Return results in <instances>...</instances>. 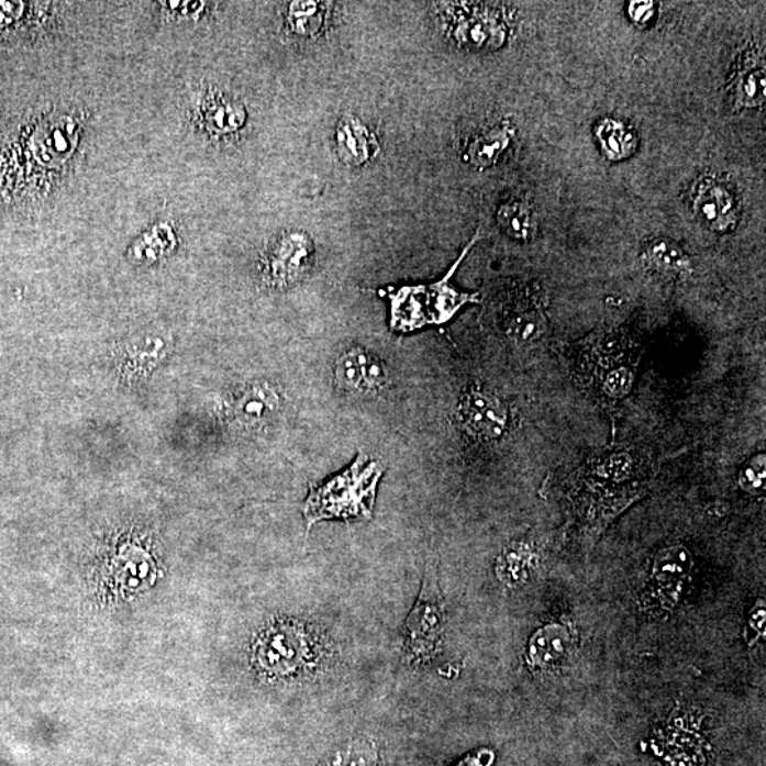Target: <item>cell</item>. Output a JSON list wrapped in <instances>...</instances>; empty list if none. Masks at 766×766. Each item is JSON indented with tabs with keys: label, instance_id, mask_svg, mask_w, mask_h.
Wrapping results in <instances>:
<instances>
[{
	"label": "cell",
	"instance_id": "1",
	"mask_svg": "<svg viewBox=\"0 0 766 766\" xmlns=\"http://www.w3.org/2000/svg\"><path fill=\"white\" fill-rule=\"evenodd\" d=\"M651 486L647 458L624 446L589 453L558 473V487L589 539L599 536L621 512L641 500Z\"/></svg>",
	"mask_w": 766,
	"mask_h": 766
},
{
	"label": "cell",
	"instance_id": "2",
	"mask_svg": "<svg viewBox=\"0 0 766 766\" xmlns=\"http://www.w3.org/2000/svg\"><path fill=\"white\" fill-rule=\"evenodd\" d=\"M570 377L582 392L617 422L621 404L631 397L643 348L626 331H598L559 346Z\"/></svg>",
	"mask_w": 766,
	"mask_h": 766
},
{
	"label": "cell",
	"instance_id": "3",
	"mask_svg": "<svg viewBox=\"0 0 766 766\" xmlns=\"http://www.w3.org/2000/svg\"><path fill=\"white\" fill-rule=\"evenodd\" d=\"M384 467L363 453L341 475L310 491L304 502L309 529L315 522L333 519H369Z\"/></svg>",
	"mask_w": 766,
	"mask_h": 766
},
{
	"label": "cell",
	"instance_id": "4",
	"mask_svg": "<svg viewBox=\"0 0 766 766\" xmlns=\"http://www.w3.org/2000/svg\"><path fill=\"white\" fill-rule=\"evenodd\" d=\"M480 232H477L473 241L468 243L465 251L447 275L441 281L433 282L431 286L403 287V289L392 292V325L393 329L411 331L421 329L424 325H441L451 321L458 311L468 304L478 302L477 292L458 291L452 285L458 266L465 260L467 253L476 245Z\"/></svg>",
	"mask_w": 766,
	"mask_h": 766
},
{
	"label": "cell",
	"instance_id": "5",
	"mask_svg": "<svg viewBox=\"0 0 766 766\" xmlns=\"http://www.w3.org/2000/svg\"><path fill=\"white\" fill-rule=\"evenodd\" d=\"M445 631V608L436 579L428 569L418 602L404 623V651L408 657L422 663L433 658L441 647Z\"/></svg>",
	"mask_w": 766,
	"mask_h": 766
},
{
	"label": "cell",
	"instance_id": "6",
	"mask_svg": "<svg viewBox=\"0 0 766 766\" xmlns=\"http://www.w3.org/2000/svg\"><path fill=\"white\" fill-rule=\"evenodd\" d=\"M317 643L304 624L286 622L268 631L260 643V662L277 676H292L314 663Z\"/></svg>",
	"mask_w": 766,
	"mask_h": 766
},
{
	"label": "cell",
	"instance_id": "7",
	"mask_svg": "<svg viewBox=\"0 0 766 766\" xmlns=\"http://www.w3.org/2000/svg\"><path fill=\"white\" fill-rule=\"evenodd\" d=\"M690 202L692 213L712 232H731L740 221L739 195L724 179L702 175L691 187Z\"/></svg>",
	"mask_w": 766,
	"mask_h": 766
},
{
	"label": "cell",
	"instance_id": "8",
	"mask_svg": "<svg viewBox=\"0 0 766 766\" xmlns=\"http://www.w3.org/2000/svg\"><path fill=\"white\" fill-rule=\"evenodd\" d=\"M457 417L468 436L481 442L499 441L510 424L507 404L480 387H470L462 395Z\"/></svg>",
	"mask_w": 766,
	"mask_h": 766
},
{
	"label": "cell",
	"instance_id": "9",
	"mask_svg": "<svg viewBox=\"0 0 766 766\" xmlns=\"http://www.w3.org/2000/svg\"><path fill=\"white\" fill-rule=\"evenodd\" d=\"M314 242L309 233H281L268 248L266 273L273 285L289 287L304 277L314 256Z\"/></svg>",
	"mask_w": 766,
	"mask_h": 766
},
{
	"label": "cell",
	"instance_id": "10",
	"mask_svg": "<svg viewBox=\"0 0 766 766\" xmlns=\"http://www.w3.org/2000/svg\"><path fill=\"white\" fill-rule=\"evenodd\" d=\"M451 33L456 42L468 47H500L506 42L507 26L497 9L482 8L480 4L463 3L451 9Z\"/></svg>",
	"mask_w": 766,
	"mask_h": 766
},
{
	"label": "cell",
	"instance_id": "11",
	"mask_svg": "<svg viewBox=\"0 0 766 766\" xmlns=\"http://www.w3.org/2000/svg\"><path fill=\"white\" fill-rule=\"evenodd\" d=\"M766 71L764 53L750 47L741 56L730 87L731 106L735 111L756 109L766 99Z\"/></svg>",
	"mask_w": 766,
	"mask_h": 766
},
{
	"label": "cell",
	"instance_id": "12",
	"mask_svg": "<svg viewBox=\"0 0 766 766\" xmlns=\"http://www.w3.org/2000/svg\"><path fill=\"white\" fill-rule=\"evenodd\" d=\"M335 149L349 167H363L379 153L377 136L363 121L345 115L335 129Z\"/></svg>",
	"mask_w": 766,
	"mask_h": 766
},
{
	"label": "cell",
	"instance_id": "13",
	"mask_svg": "<svg viewBox=\"0 0 766 766\" xmlns=\"http://www.w3.org/2000/svg\"><path fill=\"white\" fill-rule=\"evenodd\" d=\"M692 568L690 551L682 545L666 546L658 551L653 563V578L660 587L663 598L673 607L680 597V588Z\"/></svg>",
	"mask_w": 766,
	"mask_h": 766
},
{
	"label": "cell",
	"instance_id": "14",
	"mask_svg": "<svg viewBox=\"0 0 766 766\" xmlns=\"http://www.w3.org/2000/svg\"><path fill=\"white\" fill-rule=\"evenodd\" d=\"M642 263L646 270L660 277L686 278L692 275L689 253L667 237L648 241L643 247Z\"/></svg>",
	"mask_w": 766,
	"mask_h": 766
},
{
	"label": "cell",
	"instance_id": "15",
	"mask_svg": "<svg viewBox=\"0 0 766 766\" xmlns=\"http://www.w3.org/2000/svg\"><path fill=\"white\" fill-rule=\"evenodd\" d=\"M504 329L519 344H533L543 338L546 331L543 306L535 297H522L507 310Z\"/></svg>",
	"mask_w": 766,
	"mask_h": 766
},
{
	"label": "cell",
	"instance_id": "16",
	"mask_svg": "<svg viewBox=\"0 0 766 766\" xmlns=\"http://www.w3.org/2000/svg\"><path fill=\"white\" fill-rule=\"evenodd\" d=\"M569 642L570 633L565 624H546L531 636L526 647V663L533 668L554 666L567 653Z\"/></svg>",
	"mask_w": 766,
	"mask_h": 766
},
{
	"label": "cell",
	"instance_id": "17",
	"mask_svg": "<svg viewBox=\"0 0 766 766\" xmlns=\"http://www.w3.org/2000/svg\"><path fill=\"white\" fill-rule=\"evenodd\" d=\"M514 134V129L507 121L481 131L467 145L465 151L466 163L477 169L495 167L499 163L501 155L509 149Z\"/></svg>",
	"mask_w": 766,
	"mask_h": 766
},
{
	"label": "cell",
	"instance_id": "18",
	"mask_svg": "<svg viewBox=\"0 0 766 766\" xmlns=\"http://www.w3.org/2000/svg\"><path fill=\"white\" fill-rule=\"evenodd\" d=\"M200 119L204 129L214 135L236 133L246 123V110L232 97L211 95L203 101Z\"/></svg>",
	"mask_w": 766,
	"mask_h": 766
},
{
	"label": "cell",
	"instance_id": "19",
	"mask_svg": "<svg viewBox=\"0 0 766 766\" xmlns=\"http://www.w3.org/2000/svg\"><path fill=\"white\" fill-rule=\"evenodd\" d=\"M602 154L612 163L631 158L636 153L639 136L631 124L618 119L600 120L595 129Z\"/></svg>",
	"mask_w": 766,
	"mask_h": 766
},
{
	"label": "cell",
	"instance_id": "20",
	"mask_svg": "<svg viewBox=\"0 0 766 766\" xmlns=\"http://www.w3.org/2000/svg\"><path fill=\"white\" fill-rule=\"evenodd\" d=\"M497 222L514 241L529 242L536 233L535 213L526 200H507L497 211Z\"/></svg>",
	"mask_w": 766,
	"mask_h": 766
},
{
	"label": "cell",
	"instance_id": "21",
	"mask_svg": "<svg viewBox=\"0 0 766 766\" xmlns=\"http://www.w3.org/2000/svg\"><path fill=\"white\" fill-rule=\"evenodd\" d=\"M330 18V4L322 2H292L287 8L286 22L291 33L300 37H315L324 31Z\"/></svg>",
	"mask_w": 766,
	"mask_h": 766
},
{
	"label": "cell",
	"instance_id": "22",
	"mask_svg": "<svg viewBox=\"0 0 766 766\" xmlns=\"http://www.w3.org/2000/svg\"><path fill=\"white\" fill-rule=\"evenodd\" d=\"M369 355L364 349L346 351L335 364L336 387L346 393H365L367 387V367Z\"/></svg>",
	"mask_w": 766,
	"mask_h": 766
},
{
	"label": "cell",
	"instance_id": "23",
	"mask_svg": "<svg viewBox=\"0 0 766 766\" xmlns=\"http://www.w3.org/2000/svg\"><path fill=\"white\" fill-rule=\"evenodd\" d=\"M533 559L534 553L529 544H511L502 551L499 560H497V574L506 584H520L526 577Z\"/></svg>",
	"mask_w": 766,
	"mask_h": 766
},
{
	"label": "cell",
	"instance_id": "24",
	"mask_svg": "<svg viewBox=\"0 0 766 766\" xmlns=\"http://www.w3.org/2000/svg\"><path fill=\"white\" fill-rule=\"evenodd\" d=\"M766 457L765 453H758L745 462L739 473V485L741 490L751 496H761L765 491Z\"/></svg>",
	"mask_w": 766,
	"mask_h": 766
},
{
	"label": "cell",
	"instance_id": "25",
	"mask_svg": "<svg viewBox=\"0 0 766 766\" xmlns=\"http://www.w3.org/2000/svg\"><path fill=\"white\" fill-rule=\"evenodd\" d=\"M277 403V398L273 390L256 389L253 390L251 397L242 403V413L246 419L260 421V419L268 418L276 411Z\"/></svg>",
	"mask_w": 766,
	"mask_h": 766
},
{
	"label": "cell",
	"instance_id": "26",
	"mask_svg": "<svg viewBox=\"0 0 766 766\" xmlns=\"http://www.w3.org/2000/svg\"><path fill=\"white\" fill-rule=\"evenodd\" d=\"M628 13L636 26H647V24H651L653 19H655L656 3L646 2V0H643V2H634L633 0V2L629 3Z\"/></svg>",
	"mask_w": 766,
	"mask_h": 766
},
{
	"label": "cell",
	"instance_id": "27",
	"mask_svg": "<svg viewBox=\"0 0 766 766\" xmlns=\"http://www.w3.org/2000/svg\"><path fill=\"white\" fill-rule=\"evenodd\" d=\"M750 642H754V639H759L765 634V603L764 600H759L753 609V613L750 617Z\"/></svg>",
	"mask_w": 766,
	"mask_h": 766
},
{
	"label": "cell",
	"instance_id": "28",
	"mask_svg": "<svg viewBox=\"0 0 766 766\" xmlns=\"http://www.w3.org/2000/svg\"><path fill=\"white\" fill-rule=\"evenodd\" d=\"M496 761L495 751L481 748L465 756L455 766H492Z\"/></svg>",
	"mask_w": 766,
	"mask_h": 766
},
{
	"label": "cell",
	"instance_id": "29",
	"mask_svg": "<svg viewBox=\"0 0 766 766\" xmlns=\"http://www.w3.org/2000/svg\"><path fill=\"white\" fill-rule=\"evenodd\" d=\"M170 11L180 14L184 18L197 16L204 9L202 2H169L167 3Z\"/></svg>",
	"mask_w": 766,
	"mask_h": 766
},
{
	"label": "cell",
	"instance_id": "30",
	"mask_svg": "<svg viewBox=\"0 0 766 766\" xmlns=\"http://www.w3.org/2000/svg\"><path fill=\"white\" fill-rule=\"evenodd\" d=\"M23 3L0 2V24L12 22L23 11Z\"/></svg>",
	"mask_w": 766,
	"mask_h": 766
}]
</instances>
